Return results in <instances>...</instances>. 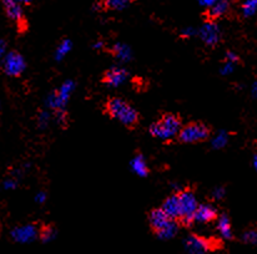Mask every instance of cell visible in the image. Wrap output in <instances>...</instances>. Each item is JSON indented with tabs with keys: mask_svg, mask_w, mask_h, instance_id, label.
<instances>
[{
	"mask_svg": "<svg viewBox=\"0 0 257 254\" xmlns=\"http://www.w3.org/2000/svg\"><path fill=\"white\" fill-rule=\"evenodd\" d=\"M104 112L110 119L117 120L128 130H135L140 124V114L130 102L121 97H109L104 104Z\"/></svg>",
	"mask_w": 257,
	"mask_h": 254,
	"instance_id": "6da1fadb",
	"label": "cell"
},
{
	"mask_svg": "<svg viewBox=\"0 0 257 254\" xmlns=\"http://www.w3.org/2000/svg\"><path fill=\"white\" fill-rule=\"evenodd\" d=\"M181 127L182 120L179 115L165 112V114L161 115L158 121L151 124L150 133L153 137L160 138L165 142H169L172 138L176 137Z\"/></svg>",
	"mask_w": 257,
	"mask_h": 254,
	"instance_id": "7a4b0ae2",
	"label": "cell"
},
{
	"mask_svg": "<svg viewBox=\"0 0 257 254\" xmlns=\"http://www.w3.org/2000/svg\"><path fill=\"white\" fill-rule=\"evenodd\" d=\"M149 224L151 232L161 239L172 238L179 229V224L170 219L163 208H155L149 213Z\"/></svg>",
	"mask_w": 257,
	"mask_h": 254,
	"instance_id": "3957f363",
	"label": "cell"
},
{
	"mask_svg": "<svg viewBox=\"0 0 257 254\" xmlns=\"http://www.w3.org/2000/svg\"><path fill=\"white\" fill-rule=\"evenodd\" d=\"M177 196L180 201V218L177 220V224L185 228L191 227L195 223V212L199 207L194 189L186 187L181 192H179Z\"/></svg>",
	"mask_w": 257,
	"mask_h": 254,
	"instance_id": "277c9868",
	"label": "cell"
},
{
	"mask_svg": "<svg viewBox=\"0 0 257 254\" xmlns=\"http://www.w3.org/2000/svg\"><path fill=\"white\" fill-rule=\"evenodd\" d=\"M211 136V128L206 124L200 121H191L186 125H182L176 140L180 143H200L209 140Z\"/></svg>",
	"mask_w": 257,
	"mask_h": 254,
	"instance_id": "5b68a950",
	"label": "cell"
},
{
	"mask_svg": "<svg viewBox=\"0 0 257 254\" xmlns=\"http://www.w3.org/2000/svg\"><path fill=\"white\" fill-rule=\"evenodd\" d=\"M185 247L191 253H206L221 249L222 245L215 238L201 237V235L192 233L185 240Z\"/></svg>",
	"mask_w": 257,
	"mask_h": 254,
	"instance_id": "8992f818",
	"label": "cell"
},
{
	"mask_svg": "<svg viewBox=\"0 0 257 254\" xmlns=\"http://www.w3.org/2000/svg\"><path fill=\"white\" fill-rule=\"evenodd\" d=\"M3 7H4L7 17L17 24L18 32H27L29 25H28V20L25 18L24 12H23L22 3L19 0H3Z\"/></svg>",
	"mask_w": 257,
	"mask_h": 254,
	"instance_id": "52a82bcc",
	"label": "cell"
},
{
	"mask_svg": "<svg viewBox=\"0 0 257 254\" xmlns=\"http://www.w3.org/2000/svg\"><path fill=\"white\" fill-rule=\"evenodd\" d=\"M3 69L4 73L9 76L18 78L25 70V61L24 58L20 55L18 51H10L3 61Z\"/></svg>",
	"mask_w": 257,
	"mask_h": 254,
	"instance_id": "ba28073f",
	"label": "cell"
},
{
	"mask_svg": "<svg viewBox=\"0 0 257 254\" xmlns=\"http://www.w3.org/2000/svg\"><path fill=\"white\" fill-rule=\"evenodd\" d=\"M231 0H217L215 4L207 8L206 12L204 13V18L206 22L216 23L218 19L223 18L230 13L231 9Z\"/></svg>",
	"mask_w": 257,
	"mask_h": 254,
	"instance_id": "9c48e42d",
	"label": "cell"
},
{
	"mask_svg": "<svg viewBox=\"0 0 257 254\" xmlns=\"http://www.w3.org/2000/svg\"><path fill=\"white\" fill-rule=\"evenodd\" d=\"M128 78V73L122 68H111L101 76V83L107 86H119Z\"/></svg>",
	"mask_w": 257,
	"mask_h": 254,
	"instance_id": "30bf717a",
	"label": "cell"
},
{
	"mask_svg": "<svg viewBox=\"0 0 257 254\" xmlns=\"http://www.w3.org/2000/svg\"><path fill=\"white\" fill-rule=\"evenodd\" d=\"M38 232H39V229L34 224H28L15 228L12 232V237L15 242L28 243L32 242L38 237Z\"/></svg>",
	"mask_w": 257,
	"mask_h": 254,
	"instance_id": "8fae6325",
	"label": "cell"
},
{
	"mask_svg": "<svg viewBox=\"0 0 257 254\" xmlns=\"http://www.w3.org/2000/svg\"><path fill=\"white\" fill-rule=\"evenodd\" d=\"M218 218V212L215 207L209 204H199L195 212V223H212Z\"/></svg>",
	"mask_w": 257,
	"mask_h": 254,
	"instance_id": "7c38bea8",
	"label": "cell"
},
{
	"mask_svg": "<svg viewBox=\"0 0 257 254\" xmlns=\"http://www.w3.org/2000/svg\"><path fill=\"white\" fill-rule=\"evenodd\" d=\"M200 34H201L204 43L210 46H214L220 42V30L214 22H206Z\"/></svg>",
	"mask_w": 257,
	"mask_h": 254,
	"instance_id": "4fadbf2b",
	"label": "cell"
},
{
	"mask_svg": "<svg viewBox=\"0 0 257 254\" xmlns=\"http://www.w3.org/2000/svg\"><path fill=\"white\" fill-rule=\"evenodd\" d=\"M161 208L164 209V212L168 214V217L170 219L175 220L177 223L180 218V201L177 193H174L172 196H169L168 198L164 201L163 207Z\"/></svg>",
	"mask_w": 257,
	"mask_h": 254,
	"instance_id": "5bb4252c",
	"label": "cell"
},
{
	"mask_svg": "<svg viewBox=\"0 0 257 254\" xmlns=\"http://www.w3.org/2000/svg\"><path fill=\"white\" fill-rule=\"evenodd\" d=\"M217 229H218V232H220V234L222 235L225 239H232L233 238L230 218H228L226 214L220 215V218H218Z\"/></svg>",
	"mask_w": 257,
	"mask_h": 254,
	"instance_id": "9a60e30c",
	"label": "cell"
},
{
	"mask_svg": "<svg viewBox=\"0 0 257 254\" xmlns=\"http://www.w3.org/2000/svg\"><path fill=\"white\" fill-rule=\"evenodd\" d=\"M134 2L135 0H104L100 2L99 5H101V9L104 10H122Z\"/></svg>",
	"mask_w": 257,
	"mask_h": 254,
	"instance_id": "2e32d148",
	"label": "cell"
},
{
	"mask_svg": "<svg viewBox=\"0 0 257 254\" xmlns=\"http://www.w3.org/2000/svg\"><path fill=\"white\" fill-rule=\"evenodd\" d=\"M133 169L135 173H138L139 176H148L149 174V168H148V165H146L145 160H144V157L141 155H136L135 158L133 160Z\"/></svg>",
	"mask_w": 257,
	"mask_h": 254,
	"instance_id": "e0dca14e",
	"label": "cell"
},
{
	"mask_svg": "<svg viewBox=\"0 0 257 254\" xmlns=\"http://www.w3.org/2000/svg\"><path fill=\"white\" fill-rule=\"evenodd\" d=\"M110 53H111L115 58L120 59V60L122 61H126L130 59V50H128L127 46L121 45V44H116V45L112 46Z\"/></svg>",
	"mask_w": 257,
	"mask_h": 254,
	"instance_id": "ac0fdd59",
	"label": "cell"
},
{
	"mask_svg": "<svg viewBox=\"0 0 257 254\" xmlns=\"http://www.w3.org/2000/svg\"><path fill=\"white\" fill-rule=\"evenodd\" d=\"M38 235L40 237V239L43 242H49L54 238L55 235V228L51 224H42L39 227V232H38Z\"/></svg>",
	"mask_w": 257,
	"mask_h": 254,
	"instance_id": "d6986e66",
	"label": "cell"
},
{
	"mask_svg": "<svg viewBox=\"0 0 257 254\" xmlns=\"http://www.w3.org/2000/svg\"><path fill=\"white\" fill-rule=\"evenodd\" d=\"M257 12V0H246L242 5V13L245 17H252Z\"/></svg>",
	"mask_w": 257,
	"mask_h": 254,
	"instance_id": "ffe728a7",
	"label": "cell"
},
{
	"mask_svg": "<svg viewBox=\"0 0 257 254\" xmlns=\"http://www.w3.org/2000/svg\"><path fill=\"white\" fill-rule=\"evenodd\" d=\"M242 240L246 244H257V228H250L242 234Z\"/></svg>",
	"mask_w": 257,
	"mask_h": 254,
	"instance_id": "44dd1931",
	"label": "cell"
},
{
	"mask_svg": "<svg viewBox=\"0 0 257 254\" xmlns=\"http://www.w3.org/2000/svg\"><path fill=\"white\" fill-rule=\"evenodd\" d=\"M70 48H71V43L69 42V40H65L64 43H61V45L59 46V49H58V53H56L58 59H60L61 56L65 55V54L70 50Z\"/></svg>",
	"mask_w": 257,
	"mask_h": 254,
	"instance_id": "7402d4cb",
	"label": "cell"
},
{
	"mask_svg": "<svg viewBox=\"0 0 257 254\" xmlns=\"http://www.w3.org/2000/svg\"><path fill=\"white\" fill-rule=\"evenodd\" d=\"M226 141H227V136H226L225 133H222V135H220L217 138H216L214 143H215V146H217V147H221V146L225 145Z\"/></svg>",
	"mask_w": 257,
	"mask_h": 254,
	"instance_id": "603a6c76",
	"label": "cell"
},
{
	"mask_svg": "<svg viewBox=\"0 0 257 254\" xmlns=\"http://www.w3.org/2000/svg\"><path fill=\"white\" fill-rule=\"evenodd\" d=\"M233 65H235V64H233V63H230V61H227V63L225 64V66H223L222 70H221V73H222L223 75H226V74L232 73V70H233Z\"/></svg>",
	"mask_w": 257,
	"mask_h": 254,
	"instance_id": "cb8c5ba5",
	"label": "cell"
},
{
	"mask_svg": "<svg viewBox=\"0 0 257 254\" xmlns=\"http://www.w3.org/2000/svg\"><path fill=\"white\" fill-rule=\"evenodd\" d=\"M226 60L230 61V63L236 64V63H237V61H238V56L236 55V54L230 53V51H228V53L226 54Z\"/></svg>",
	"mask_w": 257,
	"mask_h": 254,
	"instance_id": "d4e9b609",
	"label": "cell"
},
{
	"mask_svg": "<svg viewBox=\"0 0 257 254\" xmlns=\"http://www.w3.org/2000/svg\"><path fill=\"white\" fill-rule=\"evenodd\" d=\"M217 2V0H199V3L201 5H204V7H211L212 4H215V3Z\"/></svg>",
	"mask_w": 257,
	"mask_h": 254,
	"instance_id": "484cf974",
	"label": "cell"
},
{
	"mask_svg": "<svg viewBox=\"0 0 257 254\" xmlns=\"http://www.w3.org/2000/svg\"><path fill=\"white\" fill-rule=\"evenodd\" d=\"M4 54H5V43L0 39V59L3 58Z\"/></svg>",
	"mask_w": 257,
	"mask_h": 254,
	"instance_id": "4316f807",
	"label": "cell"
},
{
	"mask_svg": "<svg viewBox=\"0 0 257 254\" xmlns=\"http://www.w3.org/2000/svg\"><path fill=\"white\" fill-rule=\"evenodd\" d=\"M223 193H225V191H223L222 188L217 189V191H215V197H216V198H222Z\"/></svg>",
	"mask_w": 257,
	"mask_h": 254,
	"instance_id": "83f0119b",
	"label": "cell"
},
{
	"mask_svg": "<svg viewBox=\"0 0 257 254\" xmlns=\"http://www.w3.org/2000/svg\"><path fill=\"white\" fill-rule=\"evenodd\" d=\"M252 95L255 97H257V83L253 84V86H252Z\"/></svg>",
	"mask_w": 257,
	"mask_h": 254,
	"instance_id": "f1b7e54d",
	"label": "cell"
},
{
	"mask_svg": "<svg viewBox=\"0 0 257 254\" xmlns=\"http://www.w3.org/2000/svg\"><path fill=\"white\" fill-rule=\"evenodd\" d=\"M253 167L257 171V155H255V157H253Z\"/></svg>",
	"mask_w": 257,
	"mask_h": 254,
	"instance_id": "f546056e",
	"label": "cell"
},
{
	"mask_svg": "<svg viewBox=\"0 0 257 254\" xmlns=\"http://www.w3.org/2000/svg\"><path fill=\"white\" fill-rule=\"evenodd\" d=\"M20 3H23V4H30L32 3V0H19Z\"/></svg>",
	"mask_w": 257,
	"mask_h": 254,
	"instance_id": "4dcf8cb0",
	"label": "cell"
},
{
	"mask_svg": "<svg viewBox=\"0 0 257 254\" xmlns=\"http://www.w3.org/2000/svg\"><path fill=\"white\" fill-rule=\"evenodd\" d=\"M99 2H104V0H99Z\"/></svg>",
	"mask_w": 257,
	"mask_h": 254,
	"instance_id": "1f68e13d",
	"label": "cell"
}]
</instances>
